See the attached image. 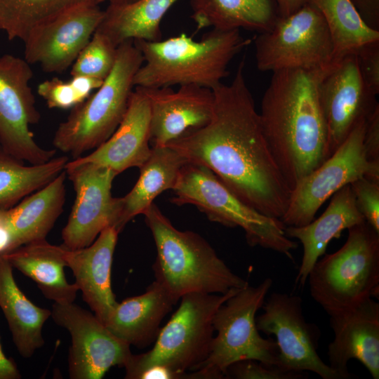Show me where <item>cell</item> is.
<instances>
[{
  "label": "cell",
  "instance_id": "6da1fadb",
  "mask_svg": "<svg viewBox=\"0 0 379 379\" xmlns=\"http://www.w3.org/2000/svg\"><path fill=\"white\" fill-rule=\"evenodd\" d=\"M211 119L166 146L188 162L210 169L239 199L268 217L281 219L291 190L278 168L262 129L244 77V60L229 84L212 89Z\"/></svg>",
  "mask_w": 379,
  "mask_h": 379
},
{
  "label": "cell",
  "instance_id": "7a4b0ae2",
  "mask_svg": "<svg viewBox=\"0 0 379 379\" xmlns=\"http://www.w3.org/2000/svg\"><path fill=\"white\" fill-rule=\"evenodd\" d=\"M333 65L273 72L262 98L259 116L263 134L291 190L329 157L319 86Z\"/></svg>",
  "mask_w": 379,
  "mask_h": 379
},
{
  "label": "cell",
  "instance_id": "3957f363",
  "mask_svg": "<svg viewBox=\"0 0 379 379\" xmlns=\"http://www.w3.org/2000/svg\"><path fill=\"white\" fill-rule=\"evenodd\" d=\"M239 31L212 29L199 41L184 33L157 41H133L143 57L134 86L197 85L213 89L227 77L234 56L251 42Z\"/></svg>",
  "mask_w": 379,
  "mask_h": 379
},
{
  "label": "cell",
  "instance_id": "277c9868",
  "mask_svg": "<svg viewBox=\"0 0 379 379\" xmlns=\"http://www.w3.org/2000/svg\"><path fill=\"white\" fill-rule=\"evenodd\" d=\"M143 215L157 248L155 281L175 301L190 293L224 294L248 285L202 237L176 229L154 203Z\"/></svg>",
  "mask_w": 379,
  "mask_h": 379
},
{
  "label": "cell",
  "instance_id": "5b68a950",
  "mask_svg": "<svg viewBox=\"0 0 379 379\" xmlns=\"http://www.w3.org/2000/svg\"><path fill=\"white\" fill-rule=\"evenodd\" d=\"M142 63L133 41L119 44L114 65L102 85L59 124L53 138L55 149L77 159L105 142L126 113L135 74Z\"/></svg>",
  "mask_w": 379,
  "mask_h": 379
},
{
  "label": "cell",
  "instance_id": "8992f818",
  "mask_svg": "<svg viewBox=\"0 0 379 379\" xmlns=\"http://www.w3.org/2000/svg\"><path fill=\"white\" fill-rule=\"evenodd\" d=\"M239 289L224 294L190 293L182 295L178 310L160 328L153 347L131 354L124 365L125 378L139 379L147 368L164 366L185 378L194 379V371L208 357L218 309Z\"/></svg>",
  "mask_w": 379,
  "mask_h": 379
},
{
  "label": "cell",
  "instance_id": "52a82bcc",
  "mask_svg": "<svg viewBox=\"0 0 379 379\" xmlns=\"http://www.w3.org/2000/svg\"><path fill=\"white\" fill-rule=\"evenodd\" d=\"M307 281L311 296L328 314L378 298L379 232L366 221L348 229L343 246L318 260Z\"/></svg>",
  "mask_w": 379,
  "mask_h": 379
},
{
  "label": "cell",
  "instance_id": "ba28073f",
  "mask_svg": "<svg viewBox=\"0 0 379 379\" xmlns=\"http://www.w3.org/2000/svg\"><path fill=\"white\" fill-rule=\"evenodd\" d=\"M173 191V204L194 205L211 221L229 227H241L249 246L270 249L293 259L291 251L298 244L286 237L281 220L263 215L245 204L208 168L187 163Z\"/></svg>",
  "mask_w": 379,
  "mask_h": 379
},
{
  "label": "cell",
  "instance_id": "9c48e42d",
  "mask_svg": "<svg viewBox=\"0 0 379 379\" xmlns=\"http://www.w3.org/2000/svg\"><path fill=\"white\" fill-rule=\"evenodd\" d=\"M272 285L271 278L256 286L248 285L218 309L213 321L217 335L213 336L209 354L191 371L197 372L201 379L225 378L230 365L244 359L281 367L275 340L262 337L255 321L256 313L262 308Z\"/></svg>",
  "mask_w": 379,
  "mask_h": 379
},
{
  "label": "cell",
  "instance_id": "30bf717a",
  "mask_svg": "<svg viewBox=\"0 0 379 379\" xmlns=\"http://www.w3.org/2000/svg\"><path fill=\"white\" fill-rule=\"evenodd\" d=\"M254 42L256 66L262 72L318 69L336 62L325 20L310 3L288 15H279Z\"/></svg>",
  "mask_w": 379,
  "mask_h": 379
},
{
  "label": "cell",
  "instance_id": "8fae6325",
  "mask_svg": "<svg viewBox=\"0 0 379 379\" xmlns=\"http://www.w3.org/2000/svg\"><path fill=\"white\" fill-rule=\"evenodd\" d=\"M367 120L358 124L337 149L291 190L288 208L280 219L285 226L310 223L327 199L360 178L379 181V164L368 161L364 146Z\"/></svg>",
  "mask_w": 379,
  "mask_h": 379
},
{
  "label": "cell",
  "instance_id": "7c38bea8",
  "mask_svg": "<svg viewBox=\"0 0 379 379\" xmlns=\"http://www.w3.org/2000/svg\"><path fill=\"white\" fill-rule=\"evenodd\" d=\"M32 77L25 58L0 56V146L20 161L37 164L53 158L56 149L39 146L29 128L41 117L29 86Z\"/></svg>",
  "mask_w": 379,
  "mask_h": 379
},
{
  "label": "cell",
  "instance_id": "4fadbf2b",
  "mask_svg": "<svg viewBox=\"0 0 379 379\" xmlns=\"http://www.w3.org/2000/svg\"><path fill=\"white\" fill-rule=\"evenodd\" d=\"M263 312L256 317L259 332L274 335L282 368L311 371L323 379H348L326 364L317 353L321 332L307 322L298 295L274 292L266 298Z\"/></svg>",
  "mask_w": 379,
  "mask_h": 379
},
{
  "label": "cell",
  "instance_id": "5bb4252c",
  "mask_svg": "<svg viewBox=\"0 0 379 379\" xmlns=\"http://www.w3.org/2000/svg\"><path fill=\"white\" fill-rule=\"evenodd\" d=\"M65 170L72 182L75 199L62 231V245L69 249L82 248L90 246L106 227H116L119 210L112 187L117 175L79 158L69 161Z\"/></svg>",
  "mask_w": 379,
  "mask_h": 379
},
{
  "label": "cell",
  "instance_id": "9a60e30c",
  "mask_svg": "<svg viewBox=\"0 0 379 379\" xmlns=\"http://www.w3.org/2000/svg\"><path fill=\"white\" fill-rule=\"evenodd\" d=\"M53 321L68 331L72 379H100L110 368L124 367L132 354L130 345L116 337L95 314L72 303L54 302Z\"/></svg>",
  "mask_w": 379,
  "mask_h": 379
},
{
  "label": "cell",
  "instance_id": "2e32d148",
  "mask_svg": "<svg viewBox=\"0 0 379 379\" xmlns=\"http://www.w3.org/2000/svg\"><path fill=\"white\" fill-rule=\"evenodd\" d=\"M319 96L328 129L330 157L379 104L361 75L355 53L345 55L328 70L320 82Z\"/></svg>",
  "mask_w": 379,
  "mask_h": 379
},
{
  "label": "cell",
  "instance_id": "e0dca14e",
  "mask_svg": "<svg viewBox=\"0 0 379 379\" xmlns=\"http://www.w3.org/2000/svg\"><path fill=\"white\" fill-rule=\"evenodd\" d=\"M104 11L80 8L32 29L23 40L25 60L48 73L66 70L98 29Z\"/></svg>",
  "mask_w": 379,
  "mask_h": 379
},
{
  "label": "cell",
  "instance_id": "ac0fdd59",
  "mask_svg": "<svg viewBox=\"0 0 379 379\" xmlns=\"http://www.w3.org/2000/svg\"><path fill=\"white\" fill-rule=\"evenodd\" d=\"M140 87V86H139ZM150 107V144L166 146L204 126L211 119L214 95L211 89L197 85L140 87Z\"/></svg>",
  "mask_w": 379,
  "mask_h": 379
},
{
  "label": "cell",
  "instance_id": "d6986e66",
  "mask_svg": "<svg viewBox=\"0 0 379 379\" xmlns=\"http://www.w3.org/2000/svg\"><path fill=\"white\" fill-rule=\"evenodd\" d=\"M334 339L328 345L329 366L345 375L347 364L357 359L373 379L379 378V303L368 297L355 306L328 314Z\"/></svg>",
  "mask_w": 379,
  "mask_h": 379
},
{
  "label": "cell",
  "instance_id": "ffe728a7",
  "mask_svg": "<svg viewBox=\"0 0 379 379\" xmlns=\"http://www.w3.org/2000/svg\"><path fill=\"white\" fill-rule=\"evenodd\" d=\"M119 232L114 227L104 229L88 246L69 249L64 258L75 278L82 298L98 319L105 324L118 303L112 289L111 271Z\"/></svg>",
  "mask_w": 379,
  "mask_h": 379
},
{
  "label": "cell",
  "instance_id": "44dd1931",
  "mask_svg": "<svg viewBox=\"0 0 379 379\" xmlns=\"http://www.w3.org/2000/svg\"><path fill=\"white\" fill-rule=\"evenodd\" d=\"M151 152L149 103L142 89L135 86L115 131L91 154L78 158L107 167L118 175L131 167L142 166Z\"/></svg>",
  "mask_w": 379,
  "mask_h": 379
},
{
  "label": "cell",
  "instance_id": "7402d4cb",
  "mask_svg": "<svg viewBox=\"0 0 379 379\" xmlns=\"http://www.w3.org/2000/svg\"><path fill=\"white\" fill-rule=\"evenodd\" d=\"M364 221L349 184L332 195L328 206L319 218L303 226H286V237L299 240L303 247L295 283L304 286L310 270L319 258L326 253L329 242L340 238L345 230Z\"/></svg>",
  "mask_w": 379,
  "mask_h": 379
},
{
  "label": "cell",
  "instance_id": "603a6c76",
  "mask_svg": "<svg viewBox=\"0 0 379 379\" xmlns=\"http://www.w3.org/2000/svg\"><path fill=\"white\" fill-rule=\"evenodd\" d=\"M176 302L154 281L144 293L118 302L105 325L130 346L146 347L155 341L161 321Z\"/></svg>",
  "mask_w": 379,
  "mask_h": 379
},
{
  "label": "cell",
  "instance_id": "cb8c5ba5",
  "mask_svg": "<svg viewBox=\"0 0 379 379\" xmlns=\"http://www.w3.org/2000/svg\"><path fill=\"white\" fill-rule=\"evenodd\" d=\"M65 248L48 243L46 239L22 245L3 255L12 267L30 278L44 296L55 303L74 302L79 291L69 284L64 271Z\"/></svg>",
  "mask_w": 379,
  "mask_h": 379
},
{
  "label": "cell",
  "instance_id": "d4e9b609",
  "mask_svg": "<svg viewBox=\"0 0 379 379\" xmlns=\"http://www.w3.org/2000/svg\"><path fill=\"white\" fill-rule=\"evenodd\" d=\"M188 161L169 146L152 147L148 159L140 166V176L131 190L118 198L119 233L135 216L143 214L161 192L173 190Z\"/></svg>",
  "mask_w": 379,
  "mask_h": 379
},
{
  "label": "cell",
  "instance_id": "484cf974",
  "mask_svg": "<svg viewBox=\"0 0 379 379\" xmlns=\"http://www.w3.org/2000/svg\"><path fill=\"white\" fill-rule=\"evenodd\" d=\"M13 270L0 255V307L18 352L28 359L45 343L42 328L51 310L36 306L26 297L15 281Z\"/></svg>",
  "mask_w": 379,
  "mask_h": 379
},
{
  "label": "cell",
  "instance_id": "4316f807",
  "mask_svg": "<svg viewBox=\"0 0 379 379\" xmlns=\"http://www.w3.org/2000/svg\"><path fill=\"white\" fill-rule=\"evenodd\" d=\"M66 178L65 170L46 186L8 209L15 233V248L46 239L63 211Z\"/></svg>",
  "mask_w": 379,
  "mask_h": 379
},
{
  "label": "cell",
  "instance_id": "83f0119b",
  "mask_svg": "<svg viewBox=\"0 0 379 379\" xmlns=\"http://www.w3.org/2000/svg\"><path fill=\"white\" fill-rule=\"evenodd\" d=\"M197 30H269L279 15L272 0H190Z\"/></svg>",
  "mask_w": 379,
  "mask_h": 379
},
{
  "label": "cell",
  "instance_id": "f1b7e54d",
  "mask_svg": "<svg viewBox=\"0 0 379 379\" xmlns=\"http://www.w3.org/2000/svg\"><path fill=\"white\" fill-rule=\"evenodd\" d=\"M179 0H138L104 11L98 31L118 46L126 41H157L161 39V22Z\"/></svg>",
  "mask_w": 379,
  "mask_h": 379
},
{
  "label": "cell",
  "instance_id": "f546056e",
  "mask_svg": "<svg viewBox=\"0 0 379 379\" xmlns=\"http://www.w3.org/2000/svg\"><path fill=\"white\" fill-rule=\"evenodd\" d=\"M69 157L25 166L0 146V208L9 209L22 199L46 186L65 171Z\"/></svg>",
  "mask_w": 379,
  "mask_h": 379
},
{
  "label": "cell",
  "instance_id": "4dcf8cb0",
  "mask_svg": "<svg viewBox=\"0 0 379 379\" xmlns=\"http://www.w3.org/2000/svg\"><path fill=\"white\" fill-rule=\"evenodd\" d=\"M107 0H0V30L23 41L34 27L74 10ZM109 1V0H107Z\"/></svg>",
  "mask_w": 379,
  "mask_h": 379
},
{
  "label": "cell",
  "instance_id": "1f68e13d",
  "mask_svg": "<svg viewBox=\"0 0 379 379\" xmlns=\"http://www.w3.org/2000/svg\"><path fill=\"white\" fill-rule=\"evenodd\" d=\"M323 15L334 49L335 62L361 46L379 40V31L363 20L351 0H308Z\"/></svg>",
  "mask_w": 379,
  "mask_h": 379
},
{
  "label": "cell",
  "instance_id": "d6a6232c",
  "mask_svg": "<svg viewBox=\"0 0 379 379\" xmlns=\"http://www.w3.org/2000/svg\"><path fill=\"white\" fill-rule=\"evenodd\" d=\"M102 82L84 76H72L68 81L55 77L40 83L37 93L49 108L72 109L84 102Z\"/></svg>",
  "mask_w": 379,
  "mask_h": 379
},
{
  "label": "cell",
  "instance_id": "836d02e7",
  "mask_svg": "<svg viewBox=\"0 0 379 379\" xmlns=\"http://www.w3.org/2000/svg\"><path fill=\"white\" fill-rule=\"evenodd\" d=\"M117 53V46L95 31L72 64L70 74L104 81L114 65Z\"/></svg>",
  "mask_w": 379,
  "mask_h": 379
},
{
  "label": "cell",
  "instance_id": "e575fe53",
  "mask_svg": "<svg viewBox=\"0 0 379 379\" xmlns=\"http://www.w3.org/2000/svg\"><path fill=\"white\" fill-rule=\"evenodd\" d=\"M307 376L305 371H288L253 359L237 361L230 365L225 373V378L235 379H304Z\"/></svg>",
  "mask_w": 379,
  "mask_h": 379
},
{
  "label": "cell",
  "instance_id": "d590c367",
  "mask_svg": "<svg viewBox=\"0 0 379 379\" xmlns=\"http://www.w3.org/2000/svg\"><path fill=\"white\" fill-rule=\"evenodd\" d=\"M350 186L356 205L365 221L379 232V181L362 177Z\"/></svg>",
  "mask_w": 379,
  "mask_h": 379
},
{
  "label": "cell",
  "instance_id": "8d00e7d4",
  "mask_svg": "<svg viewBox=\"0 0 379 379\" xmlns=\"http://www.w3.org/2000/svg\"><path fill=\"white\" fill-rule=\"evenodd\" d=\"M355 54L366 86L377 95L379 93V40L361 46Z\"/></svg>",
  "mask_w": 379,
  "mask_h": 379
},
{
  "label": "cell",
  "instance_id": "74e56055",
  "mask_svg": "<svg viewBox=\"0 0 379 379\" xmlns=\"http://www.w3.org/2000/svg\"><path fill=\"white\" fill-rule=\"evenodd\" d=\"M364 146L368 161L379 164V106L367 120Z\"/></svg>",
  "mask_w": 379,
  "mask_h": 379
},
{
  "label": "cell",
  "instance_id": "f35d334b",
  "mask_svg": "<svg viewBox=\"0 0 379 379\" xmlns=\"http://www.w3.org/2000/svg\"><path fill=\"white\" fill-rule=\"evenodd\" d=\"M15 242L8 210L0 208V255L15 249Z\"/></svg>",
  "mask_w": 379,
  "mask_h": 379
},
{
  "label": "cell",
  "instance_id": "ab89813d",
  "mask_svg": "<svg viewBox=\"0 0 379 379\" xmlns=\"http://www.w3.org/2000/svg\"><path fill=\"white\" fill-rule=\"evenodd\" d=\"M364 22L379 31V0H351Z\"/></svg>",
  "mask_w": 379,
  "mask_h": 379
},
{
  "label": "cell",
  "instance_id": "60d3db41",
  "mask_svg": "<svg viewBox=\"0 0 379 379\" xmlns=\"http://www.w3.org/2000/svg\"><path fill=\"white\" fill-rule=\"evenodd\" d=\"M184 379L185 377L166 366L155 365L145 370L139 379Z\"/></svg>",
  "mask_w": 379,
  "mask_h": 379
},
{
  "label": "cell",
  "instance_id": "b9f144b4",
  "mask_svg": "<svg viewBox=\"0 0 379 379\" xmlns=\"http://www.w3.org/2000/svg\"><path fill=\"white\" fill-rule=\"evenodd\" d=\"M21 374L17 364L3 352L0 343V379H20Z\"/></svg>",
  "mask_w": 379,
  "mask_h": 379
},
{
  "label": "cell",
  "instance_id": "7bdbcfd3",
  "mask_svg": "<svg viewBox=\"0 0 379 379\" xmlns=\"http://www.w3.org/2000/svg\"><path fill=\"white\" fill-rule=\"evenodd\" d=\"M279 16L288 15L308 2V0H272Z\"/></svg>",
  "mask_w": 379,
  "mask_h": 379
},
{
  "label": "cell",
  "instance_id": "ee69618b",
  "mask_svg": "<svg viewBox=\"0 0 379 379\" xmlns=\"http://www.w3.org/2000/svg\"><path fill=\"white\" fill-rule=\"evenodd\" d=\"M138 0H109V4L121 6L134 3Z\"/></svg>",
  "mask_w": 379,
  "mask_h": 379
}]
</instances>
